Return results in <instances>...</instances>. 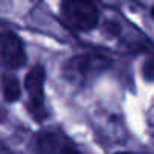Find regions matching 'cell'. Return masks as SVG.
<instances>
[{
  "label": "cell",
  "mask_w": 154,
  "mask_h": 154,
  "mask_svg": "<svg viewBox=\"0 0 154 154\" xmlns=\"http://www.w3.org/2000/svg\"><path fill=\"white\" fill-rule=\"evenodd\" d=\"M66 23L80 32H89L98 26L100 14L94 3L86 0H66L60 5Z\"/></svg>",
  "instance_id": "cell-1"
},
{
  "label": "cell",
  "mask_w": 154,
  "mask_h": 154,
  "mask_svg": "<svg viewBox=\"0 0 154 154\" xmlns=\"http://www.w3.org/2000/svg\"><path fill=\"white\" fill-rule=\"evenodd\" d=\"M44 83L45 69L42 65H35L30 68L24 79V89L29 95V110L36 119L45 118L44 110Z\"/></svg>",
  "instance_id": "cell-2"
},
{
  "label": "cell",
  "mask_w": 154,
  "mask_h": 154,
  "mask_svg": "<svg viewBox=\"0 0 154 154\" xmlns=\"http://www.w3.org/2000/svg\"><path fill=\"white\" fill-rule=\"evenodd\" d=\"M95 60H100L98 56H91V54H80L69 59L68 66L65 68L66 72H71V79L80 77V79H86V75L94 69Z\"/></svg>",
  "instance_id": "cell-4"
},
{
  "label": "cell",
  "mask_w": 154,
  "mask_h": 154,
  "mask_svg": "<svg viewBox=\"0 0 154 154\" xmlns=\"http://www.w3.org/2000/svg\"><path fill=\"white\" fill-rule=\"evenodd\" d=\"M26 63V51L21 39L12 32L0 33V66L9 72L20 69Z\"/></svg>",
  "instance_id": "cell-3"
},
{
  "label": "cell",
  "mask_w": 154,
  "mask_h": 154,
  "mask_svg": "<svg viewBox=\"0 0 154 154\" xmlns=\"http://www.w3.org/2000/svg\"><path fill=\"white\" fill-rule=\"evenodd\" d=\"M0 85H2V92L6 101L14 103L20 98L21 95V86L17 79V75L12 72H5L0 79Z\"/></svg>",
  "instance_id": "cell-5"
},
{
  "label": "cell",
  "mask_w": 154,
  "mask_h": 154,
  "mask_svg": "<svg viewBox=\"0 0 154 154\" xmlns=\"http://www.w3.org/2000/svg\"><path fill=\"white\" fill-rule=\"evenodd\" d=\"M115 154H133V152H128V151H119V152H115Z\"/></svg>",
  "instance_id": "cell-7"
},
{
  "label": "cell",
  "mask_w": 154,
  "mask_h": 154,
  "mask_svg": "<svg viewBox=\"0 0 154 154\" xmlns=\"http://www.w3.org/2000/svg\"><path fill=\"white\" fill-rule=\"evenodd\" d=\"M146 66H151V69L143 68V74H145V77H146V79H149V80H154V62H148Z\"/></svg>",
  "instance_id": "cell-6"
},
{
  "label": "cell",
  "mask_w": 154,
  "mask_h": 154,
  "mask_svg": "<svg viewBox=\"0 0 154 154\" xmlns=\"http://www.w3.org/2000/svg\"><path fill=\"white\" fill-rule=\"evenodd\" d=\"M151 17H152V18H154V8H152V9H151Z\"/></svg>",
  "instance_id": "cell-8"
}]
</instances>
